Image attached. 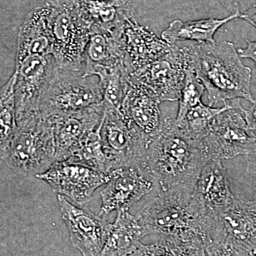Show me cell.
Segmentation results:
<instances>
[{"instance_id":"35","label":"cell","mask_w":256,"mask_h":256,"mask_svg":"<svg viewBox=\"0 0 256 256\" xmlns=\"http://www.w3.org/2000/svg\"><path fill=\"white\" fill-rule=\"evenodd\" d=\"M239 18L245 20L256 28V4L252 5L244 13H240Z\"/></svg>"},{"instance_id":"30","label":"cell","mask_w":256,"mask_h":256,"mask_svg":"<svg viewBox=\"0 0 256 256\" xmlns=\"http://www.w3.org/2000/svg\"><path fill=\"white\" fill-rule=\"evenodd\" d=\"M206 256H250V252L233 240L217 234L204 244Z\"/></svg>"},{"instance_id":"9","label":"cell","mask_w":256,"mask_h":256,"mask_svg":"<svg viewBox=\"0 0 256 256\" xmlns=\"http://www.w3.org/2000/svg\"><path fill=\"white\" fill-rule=\"evenodd\" d=\"M190 58L185 46L172 44L164 56L129 74L130 78L148 88L160 102L178 101L184 84Z\"/></svg>"},{"instance_id":"29","label":"cell","mask_w":256,"mask_h":256,"mask_svg":"<svg viewBox=\"0 0 256 256\" xmlns=\"http://www.w3.org/2000/svg\"><path fill=\"white\" fill-rule=\"evenodd\" d=\"M169 256H206L204 242L200 236L160 237Z\"/></svg>"},{"instance_id":"13","label":"cell","mask_w":256,"mask_h":256,"mask_svg":"<svg viewBox=\"0 0 256 256\" xmlns=\"http://www.w3.org/2000/svg\"><path fill=\"white\" fill-rule=\"evenodd\" d=\"M109 174L108 182L100 192L102 203L99 215L101 216L114 210H129L154 190L152 178L137 166L118 168Z\"/></svg>"},{"instance_id":"19","label":"cell","mask_w":256,"mask_h":256,"mask_svg":"<svg viewBox=\"0 0 256 256\" xmlns=\"http://www.w3.org/2000/svg\"><path fill=\"white\" fill-rule=\"evenodd\" d=\"M161 102L146 87L130 78L120 110L140 132L150 138L161 124Z\"/></svg>"},{"instance_id":"31","label":"cell","mask_w":256,"mask_h":256,"mask_svg":"<svg viewBox=\"0 0 256 256\" xmlns=\"http://www.w3.org/2000/svg\"><path fill=\"white\" fill-rule=\"evenodd\" d=\"M129 256H169L166 248L161 240L158 239L156 242L150 244H143L137 248L136 250Z\"/></svg>"},{"instance_id":"18","label":"cell","mask_w":256,"mask_h":256,"mask_svg":"<svg viewBox=\"0 0 256 256\" xmlns=\"http://www.w3.org/2000/svg\"><path fill=\"white\" fill-rule=\"evenodd\" d=\"M79 14L92 28V32H107L116 34L134 18L132 0H73Z\"/></svg>"},{"instance_id":"3","label":"cell","mask_w":256,"mask_h":256,"mask_svg":"<svg viewBox=\"0 0 256 256\" xmlns=\"http://www.w3.org/2000/svg\"><path fill=\"white\" fill-rule=\"evenodd\" d=\"M194 190L176 188L158 194L136 216L149 235L158 237L197 236L204 242L210 236L214 220L192 202Z\"/></svg>"},{"instance_id":"12","label":"cell","mask_w":256,"mask_h":256,"mask_svg":"<svg viewBox=\"0 0 256 256\" xmlns=\"http://www.w3.org/2000/svg\"><path fill=\"white\" fill-rule=\"evenodd\" d=\"M56 67L52 54L31 56L16 62L14 94L16 121L38 114L40 96Z\"/></svg>"},{"instance_id":"16","label":"cell","mask_w":256,"mask_h":256,"mask_svg":"<svg viewBox=\"0 0 256 256\" xmlns=\"http://www.w3.org/2000/svg\"><path fill=\"white\" fill-rule=\"evenodd\" d=\"M117 38L124 50V66L129 74L164 56L172 48V44L141 26L134 18L124 24Z\"/></svg>"},{"instance_id":"21","label":"cell","mask_w":256,"mask_h":256,"mask_svg":"<svg viewBox=\"0 0 256 256\" xmlns=\"http://www.w3.org/2000/svg\"><path fill=\"white\" fill-rule=\"evenodd\" d=\"M124 64V54L120 44L107 32H92L86 47L82 75L90 77Z\"/></svg>"},{"instance_id":"17","label":"cell","mask_w":256,"mask_h":256,"mask_svg":"<svg viewBox=\"0 0 256 256\" xmlns=\"http://www.w3.org/2000/svg\"><path fill=\"white\" fill-rule=\"evenodd\" d=\"M217 234L227 237L249 252L255 250L256 200L246 201L235 196L230 206L217 218L210 238Z\"/></svg>"},{"instance_id":"5","label":"cell","mask_w":256,"mask_h":256,"mask_svg":"<svg viewBox=\"0 0 256 256\" xmlns=\"http://www.w3.org/2000/svg\"><path fill=\"white\" fill-rule=\"evenodd\" d=\"M50 4L52 55L60 68L82 72L92 28L79 14L73 0H54Z\"/></svg>"},{"instance_id":"15","label":"cell","mask_w":256,"mask_h":256,"mask_svg":"<svg viewBox=\"0 0 256 256\" xmlns=\"http://www.w3.org/2000/svg\"><path fill=\"white\" fill-rule=\"evenodd\" d=\"M234 198L228 173L222 160H208L197 178L192 201L206 216L217 218Z\"/></svg>"},{"instance_id":"32","label":"cell","mask_w":256,"mask_h":256,"mask_svg":"<svg viewBox=\"0 0 256 256\" xmlns=\"http://www.w3.org/2000/svg\"><path fill=\"white\" fill-rule=\"evenodd\" d=\"M246 168L242 176V182L256 192V152L246 156Z\"/></svg>"},{"instance_id":"27","label":"cell","mask_w":256,"mask_h":256,"mask_svg":"<svg viewBox=\"0 0 256 256\" xmlns=\"http://www.w3.org/2000/svg\"><path fill=\"white\" fill-rule=\"evenodd\" d=\"M226 108V104H224L223 107L214 108L205 105L202 102L190 109L181 120H176V121L192 137L202 140L212 121L220 112L225 110Z\"/></svg>"},{"instance_id":"25","label":"cell","mask_w":256,"mask_h":256,"mask_svg":"<svg viewBox=\"0 0 256 256\" xmlns=\"http://www.w3.org/2000/svg\"><path fill=\"white\" fill-rule=\"evenodd\" d=\"M97 77L105 105L120 108L129 84V74L124 64H120Z\"/></svg>"},{"instance_id":"4","label":"cell","mask_w":256,"mask_h":256,"mask_svg":"<svg viewBox=\"0 0 256 256\" xmlns=\"http://www.w3.org/2000/svg\"><path fill=\"white\" fill-rule=\"evenodd\" d=\"M16 124L14 138L2 159L20 174L36 176L45 172L56 161L52 122L36 114L18 120Z\"/></svg>"},{"instance_id":"23","label":"cell","mask_w":256,"mask_h":256,"mask_svg":"<svg viewBox=\"0 0 256 256\" xmlns=\"http://www.w3.org/2000/svg\"><path fill=\"white\" fill-rule=\"evenodd\" d=\"M240 12H236L224 18H202L194 21L184 22L176 20L162 32L161 38L170 44L176 42L192 41L195 43H215L214 35L223 25L239 18Z\"/></svg>"},{"instance_id":"36","label":"cell","mask_w":256,"mask_h":256,"mask_svg":"<svg viewBox=\"0 0 256 256\" xmlns=\"http://www.w3.org/2000/svg\"><path fill=\"white\" fill-rule=\"evenodd\" d=\"M250 256H256V248H255V250H252V252H250Z\"/></svg>"},{"instance_id":"20","label":"cell","mask_w":256,"mask_h":256,"mask_svg":"<svg viewBox=\"0 0 256 256\" xmlns=\"http://www.w3.org/2000/svg\"><path fill=\"white\" fill-rule=\"evenodd\" d=\"M48 2L32 10L18 32L16 62L31 56L52 55Z\"/></svg>"},{"instance_id":"14","label":"cell","mask_w":256,"mask_h":256,"mask_svg":"<svg viewBox=\"0 0 256 256\" xmlns=\"http://www.w3.org/2000/svg\"><path fill=\"white\" fill-rule=\"evenodd\" d=\"M104 112V102L84 110L57 114L48 118L54 132L56 161L70 158L86 137L100 127Z\"/></svg>"},{"instance_id":"11","label":"cell","mask_w":256,"mask_h":256,"mask_svg":"<svg viewBox=\"0 0 256 256\" xmlns=\"http://www.w3.org/2000/svg\"><path fill=\"white\" fill-rule=\"evenodd\" d=\"M57 200L72 246L82 256H100L112 224L86 208L73 204L63 195L58 194Z\"/></svg>"},{"instance_id":"8","label":"cell","mask_w":256,"mask_h":256,"mask_svg":"<svg viewBox=\"0 0 256 256\" xmlns=\"http://www.w3.org/2000/svg\"><path fill=\"white\" fill-rule=\"evenodd\" d=\"M100 137L111 171L124 166H137L142 159L150 139L134 127L120 109L106 105Z\"/></svg>"},{"instance_id":"26","label":"cell","mask_w":256,"mask_h":256,"mask_svg":"<svg viewBox=\"0 0 256 256\" xmlns=\"http://www.w3.org/2000/svg\"><path fill=\"white\" fill-rule=\"evenodd\" d=\"M101 124L96 130L86 137L68 159L78 162L96 171L108 174L111 170L101 142Z\"/></svg>"},{"instance_id":"33","label":"cell","mask_w":256,"mask_h":256,"mask_svg":"<svg viewBox=\"0 0 256 256\" xmlns=\"http://www.w3.org/2000/svg\"><path fill=\"white\" fill-rule=\"evenodd\" d=\"M246 121L249 134L256 141V99L248 108H244Z\"/></svg>"},{"instance_id":"6","label":"cell","mask_w":256,"mask_h":256,"mask_svg":"<svg viewBox=\"0 0 256 256\" xmlns=\"http://www.w3.org/2000/svg\"><path fill=\"white\" fill-rule=\"evenodd\" d=\"M82 72L55 69L42 90L38 114L44 119L88 108L104 102L98 80Z\"/></svg>"},{"instance_id":"22","label":"cell","mask_w":256,"mask_h":256,"mask_svg":"<svg viewBox=\"0 0 256 256\" xmlns=\"http://www.w3.org/2000/svg\"><path fill=\"white\" fill-rule=\"evenodd\" d=\"M149 236L148 230L128 210H117L110 233L100 256H129L140 245L141 239Z\"/></svg>"},{"instance_id":"24","label":"cell","mask_w":256,"mask_h":256,"mask_svg":"<svg viewBox=\"0 0 256 256\" xmlns=\"http://www.w3.org/2000/svg\"><path fill=\"white\" fill-rule=\"evenodd\" d=\"M15 72L0 88V158L6 152L16 132L14 87Z\"/></svg>"},{"instance_id":"34","label":"cell","mask_w":256,"mask_h":256,"mask_svg":"<svg viewBox=\"0 0 256 256\" xmlns=\"http://www.w3.org/2000/svg\"><path fill=\"white\" fill-rule=\"evenodd\" d=\"M247 46L244 48H238L240 58H250L255 63L256 67V40L255 42L246 40Z\"/></svg>"},{"instance_id":"10","label":"cell","mask_w":256,"mask_h":256,"mask_svg":"<svg viewBox=\"0 0 256 256\" xmlns=\"http://www.w3.org/2000/svg\"><path fill=\"white\" fill-rule=\"evenodd\" d=\"M36 178L46 182L58 194L82 206L92 200L98 188L106 184L110 174L96 171L72 159L55 161L50 169Z\"/></svg>"},{"instance_id":"28","label":"cell","mask_w":256,"mask_h":256,"mask_svg":"<svg viewBox=\"0 0 256 256\" xmlns=\"http://www.w3.org/2000/svg\"><path fill=\"white\" fill-rule=\"evenodd\" d=\"M205 88L197 78L194 72L188 68L186 70L184 84L178 99V110L176 120H181L190 109L202 102Z\"/></svg>"},{"instance_id":"2","label":"cell","mask_w":256,"mask_h":256,"mask_svg":"<svg viewBox=\"0 0 256 256\" xmlns=\"http://www.w3.org/2000/svg\"><path fill=\"white\" fill-rule=\"evenodd\" d=\"M190 67L208 94V106L244 99L255 101L252 94V70L244 65L233 43H190L185 46Z\"/></svg>"},{"instance_id":"1","label":"cell","mask_w":256,"mask_h":256,"mask_svg":"<svg viewBox=\"0 0 256 256\" xmlns=\"http://www.w3.org/2000/svg\"><path fill=\"white\" fill-rule=\"evenodd\" d=\"M208 160L202 140L192 137L176 119L168 117L150 138L137 166L152 178L160 194L176 188L194 190Z\"/></svg>"},{"instance_id":"7","label":"cell","mask_w":256,"mask_h":256,"mask_svg":"<svg viewBox=\"0 0 256 256\" xmlns=\"http://www.w3.org/2000/svg\"><path fill=\"white\" fill-rule=\"evenodd\" d=\"M227 102L225 110L212 121L202 139L208 160H230L256 152V141L248 131L240 100Z\"/></svg>"}]
</instances>
